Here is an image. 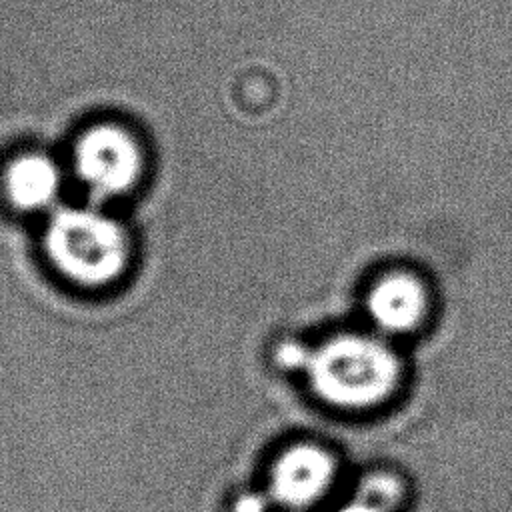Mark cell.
<instances>
[{
    "label": "cell",
    "mask_w": 512,
    "mask_h": 512,
    "mask_svg": "<svg viewBox=\"0 0 512 512\" xmlns=\"http://www.w3.org/2000/svg\"><path fill=\"white\" fill-rule=\"evenodd\" d=\"M362 304L368 328L396 340L426 326L434 312V292L418 270L388 266L370 280Z\"/></svg>",
    "instance_id": "obj_4"
},
{
    "label": "cell",
    "mask_w": 512,
    "mask_h": 512,
    "mask_svg": "<svg viewBox=\"0 0 512 512\" xmlns=\"http://www.w3.org/2000/svg\"><path fill=\"white\" fill-rule=\"evenodd\" d=\"M46 256L66 282L102 290L126 274L130 248L112 218L92 210H62L48 224Z\"/></svg>",
    "instance_id": "obj_2"
},
{
    "label": "cell",
    "mask_w": 512,
    "mask_h": 512,
    "mask_svg": "<svg viewBox=\"0 0 512 512\" xmlns=\"http://www.w3.org/2000/svg\"><path fill=\"white\" fill-rule=\"evenodd\" d=\"M298 370L310 396L342 414L380 410L404 382V360L394 340L370 328L338 330L304 346Z\"/></svg>",
    "instance_id": "obj_1"
},
{
    "label": "cell",
    "mask_w": 512,
    "mask_h": 512,
    "mask_svg": "<svg viewBox=\"0 0 512 512\" xmlns=\"http://www.w3.org/2000/svg\"><path fill=\"white\" fill-rule=\"evenodd\" d=\"M340 458L316 438H294L274 450L264 472V492L280 512H312L334 494Z\"/></svg>",
    "instance_id": "obj_3"
},
{
    "label": "cell",
    "mask_w": 512,
    "mask_h": 512,
    "mask_svg": "<svg viewBox=\"0 0 512 512\" xmlns=\"http://www.w3.org/2000/svg\"><path fill=\"white\" fill-rule=\"evenodd\" d=\"M4 182L6 194L14 206L22 210H40L56 198L60 174L50 158L42 154H26L8 166Z\"/></svg>",
    "instance_id": "obj_6"
},
{
    "label": "cell",
    "mask_w": 512,
    "mask_h": 512,
    "mask_svg": "<svg viewBox=\"0 0 512 512\" xmlns=\"http://www.w3.org/2000/svg\"><path fill=\"white\" fill-rule=\"evenodd\" d=\"M78 178L98 198L118 196L134 186L142 172V152L120 126L100 124L82 134L74 150Z\"/></svg>",
    "instance_id": "obj_5"
}]
</instances>
